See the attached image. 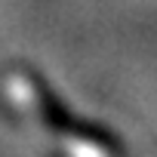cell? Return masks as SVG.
<instances>
[{
    "instance_id": "obj_1",
    "label": "cell",
    "mask_w": 157,
    "mask_h": 157,
    "mask_svg": "<svg viewBox=\"0 0 157 157\" xmlns=\"http://www.w3.org/2000/svg\"><path fill=\"white\" fill-rule=\"evenodd\" d=\"M25 83H28V90H31V96H34L37 114H40V120L46 123V129L62 132V136H71V139H77V142H86V145H93L96 151H102L105 157H126V154H123V142H120L108 126H102V123H96V120H83V117H77L74 111H68L65 102H62V96L43 80L37 71H28V74H25Z\"/></svg>"
}]
</instances>
